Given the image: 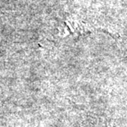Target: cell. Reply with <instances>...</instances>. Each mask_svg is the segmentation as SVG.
<instances>
[{
  "label": "cell",
  "instance_id": "obj_1",
  "mask_svg": "<svg viewBox=\"0 0 127 127\" xmlns=\"http://www.w3.org/2000/svg\"><path fill=\"white\" fill-rule=\"evenodd\" d=\"M64 28L73 33L82 34L89 31L91 26L88 22H83L82 19L75 16L68 17L64 22Z\"/></svg>",
  "mask_w": 127,
  "mask_h": 127
}]
</instances>
